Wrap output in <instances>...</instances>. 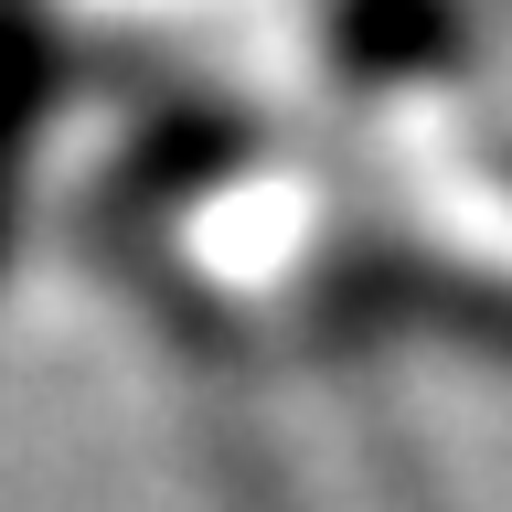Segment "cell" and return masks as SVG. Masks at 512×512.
<instances>
[{
  "instance_id": "1",
  "label": "cell",
  "mask_w": 512,
  "mask_h": 512,
  "mask_svg": "<svg viewBox=\"0 0 512 512\" xmlns=\"http://www.w3.org/2000/svg\"><path fill=\"white\" fill-rule=\"evenodd\" d=\"M11 150H22V43L0 11V235H11Z\"/></svg>"
},
{
  "instance_id": "2",
  "label": "cell",
  "mask_w": 512,
  "mask_h": 512,
  "mask_svg": "<svg viewBox=\"0 0 512 512\" xmlns=\"http://www.w3.org/2000/svg\"><path fill=\"white\" fill-rule=\"evenodd\" d=\"M502 160H512V150H502Z\"/></svg>"
}]
</instances>
